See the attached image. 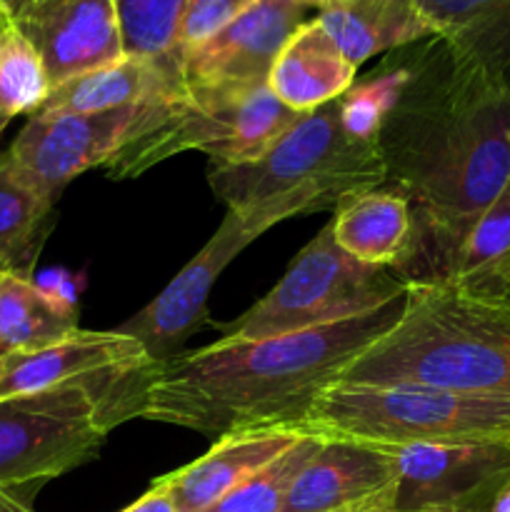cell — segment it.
Returning <instances> with one entry per match:
<instances>
[{
  "label": "cell",
  "mask_w": 510,
  "mask_h": 512,
  "mask_svg": "<svg viewBox=\"0 0 510 512\" xmlns=\"http://www.w3.org/2000/svg\"><path fill=\"white\" fill-rule=\"evenodd\" d=\"M295 3H300V5H305V8H310V10H320L323 8L325 3H328V0H295Z\"/></svg>",
  "instance_id": "cell-34"
},
{
  "label": "cell",
  "mask_w": 510,
  "mask_h": 512,
  "mask_svg": "<svg viewBox=\"0 0 510 512\" xmlns=\"http://www.w3.org/2000/svg\"><path fill=\"white\" fill-rule=\"evenodd\" d=\"M355 65L343 55L318 20H305L280 48L268 88L295 113L328 105L355 83Z\"/></svg>",
  "instance_id": "cell-19"
},
{
  "label": "cell",
  "mask_w": 510,
  "mask_h": 512,
  "mask_svg": "<svg viewBox=\"0 0 510 512\" xmlns=\"http://www.w3.org/2000/svg\"><path fill=\"white\" fill-rule=\"evenodd\" d=\"M53 205L15 168L8 153L0 155V275L30 278L35 255L53 225Z\"/></svg>",
  "instance_id": "cell-24"
},
{
  "label": "cell",
  "mask_w": 510,
  "mask_h": 512,
  "mask_svg": "<svg viewBox=\"0 0 510 512\" xmlns=\"http://www.w3.org/2000/svg\"><path fill=\"white\" fill-rule=\"evenodd\" d=\"M398 468L390 450L323 440L290 485L280 512H393Z\"/></svg>",
  "instance_id": "cell-14"
},
{
  "label": "cell",
  "mask_w": 510,
  "mask_h": 512,
  "mask_svg": "<svg viewBox=\"0 0 510 512\" xmlns=\"http://www.w3.org/2000/svg\"><path fill=\"white\" fill-rule=\"evenodd\" d=\"M338 380L510 398V298L470 295L445 280H410L398 323Z\"/></svg>",
  "instance_id": "cell-3"
},
{
  "label": "cell",
  "mask_w": 510,
  "mask_h": 512,
  "mask_svg": "<svg viewBox=\"0 0 510 512\" xmlns=\"http://www.w3.org/2000/svg\"><path fill=\"white\" fill-rule=\"evenodd\" d=\"M303 428L323 440L370 448L510 443V398L335 380L315 398Z\"/></svg>",
  "instance_id": "cell-5"
},
{
  "label": "cell",
  "mask_w": 510,
  "mask_h": 512,
  "mask_svg": "<svg viewBox=\"0 0 510 512\" xmlns=\"http://www.w3.org/2000/svg\"><path fill=\"white\" fill-rule=\"evenodd\" d=\"M33 3L35 0H0V10H3L8 23H15V20H18Z\"/></svg>",
  "instance_id": "cell-32"
},
{
  "label": "cell",
  "mask_w": 510,
  "mask_h": 512,
  "mask_svg": "<svg viewBox=\"0 0 510 512\" xmlns=\"http://www.w3.org/2000/svg\"><path fill=\"white\" fill-rule=\"evenodd\" d=\"M488 512H510V483L500 490L498 498L493 500V505H490Z\"/></svg>",
  "instance_id": "cell-33"
},
{
  "label": "cell",
  "mask_w": 510,
  "mask_h": 512,
  "mask_svg": "<svg viewBox=\"0 0 510 512\" xmlns=\"http://www.w3.org/2000/svg\"><path fill=\"white\" fill-rule=\"evenodd\" d=\"M50 93L43 60L13 23L0 30V135L18 115H33Z\"/></svg>",
  "instance_id": "cell-25"
},
{
  "label": "cell",
  "mask_w": 510,
  "mask_h": 512,
  "mask_svg": "<svg viewBox=\"0 0 510 512\" xmlns=\"http://www.w3.org/2000/svg\"><path fill=\"white\" fill-rule=\"evenodd\" d=\"M315 20L355 68L373 55L438 38L415 0H328Z\"/></svg>",
  "instance_id": "cell-20"
},
{
  "label": "cell",
  "mask_w": 510,
  "mask_h": 512,
  "mask_svg": "<svg viewBox=\"0 0 510 512\" xmlns=\"http://www.w3.org/2000/svg\"><path fill=\"white\" fill-rule=\"evenodd\" d=\"M300 113L280 103L268 85L230 95L185 93L158 128L125 145L105 173L113 180L138 178L185 150H200L210 165L230 168L263 158Z\"/></svg>",
  "instance_id": "cell-8"
},
{
  "label": "cell",
  "mask_w": 510,
  "mask_h": 512,
  "mask_svg": "<svg viewBox=\"0 0 510 512\" xmlns=\"http://www.w3.org/2000/svg\"><path fill=\"white\" fill-rule=\"evenodd\" d=\"M78 328V308L45 293L33 278L0 275V355L60 343Z\"/></svg>",
  "instance_id": "cell-23"
},
{
  "label": "cell",
  "mask_w": 510,
  "mask_h": 512,
  "mask_svg": "<svg viewBox=\"0 0 510 512\" xmlns=\"http://www.w3.org/2000/svg\"><path fill=\"white\" fill-rule=\"evenodd\" d=\"M13 25L43 60L50 88L125 58L115 0H35Z\"/></svg>",
  "instance_id": "cell-13"
},
{
  "label": "cell",
  "mask_w": 510,
  "mask_h": 512,
  "mask_svg": "<svg viewBox=\"0 0 510 512\" xmlns=\"http://www.w3.org/2000/svg\"><path fill=\"white\" fill-rule=\"evenodd\" d=\"M405 295L340 323L255 340L220 338L153 363L138 418L220 438L233 430L303 428L315 398L388 333Z\"/></svg>",
  "instance_id": "cell-2"
},
{
  "label": "cell",
  "mask_w": 510,
  "mask_h": 512,
  "mask_svg": "<svg viewBox=\"0 0 510 512\" xmlns=\"http://www.w3.org/2000/svg\"><path fill=\"white\" fill-rule=\"evenodd\" d=\"M123 512H178L173 498H170L168 488H165L160 480H155L150 485V490L145 495H140L133 505H128Z\"/></svg>",
  "instance_id": "cell-30"
},
{
  "label": "cell",
  "mask_w": 510,
  "mask_h": 512,
  "mask_svg": "<svg viewBox=\"0 0 510 512\" xmlns=\"http://www.w3.org/2000/svg\"><path fill=\"white\" fill-rule=\"evenodd\" d=\"M383 450H390L398 468L393 512H488L510 483V443Z\"/></svg>",
  "instance_id": "cell-11"
},
{
  "label": "cell",
  "mask_w": 510,
  "mask_h": 512,
  "mask_svg": "<svg viewBox=\"0 0 510 512\" xmlns=\"http://www.w3.org/2000/svg\"><path fill=\"white\" fill-rule=\"evenodd\" d=\"M330 210L323 198L313 193H285L260 200L248 208H228L218 230L195 258L170 280L163 293L155 295L143 310L118 325V333L138 340L150 363H168L183 353L190 335L208 320V298L223 270L275 223L295 215Z\"/></svg>",
  "instance_id": "cell-9"
},
{
  "label": "cell",
  "mask_w": 510,
  "mask_h": 512,
  "mask_svg": "<svg viewBox=\"0 0 510 512\" xmlns=\"http://www.w3.org/2000/svg\"><path fill=\"white\" fill-rule=\"evenodd\" d=\"M408 78V65H395V68H385L380 73L368 75L360 83L350 85L348 93L338 98L343 128L353 138L365 140V143H378L380 130L388 120L390 110L400 100Z\"/></svg>",
  "instance_id": "cell-28"
},
{
  "label": "cell",
  "mask_w": 510,
  "mask_h": 512,
  "mask_svg": "<svg viewBox=\"0 0 510 512\" xmlns=\"http://www.w3.org/2000/svg\"><path fill=\"white\" fill-rule=\"evenodd\" d=\"M0 512H35L33 493L3 488V485H0Z\"/></svg>",
  "instance_id": "cell-31"
},
{
  "label": "cell",
  "mask_w": 510,
  "mask_h": 512,
  "mask_svg": "<svg viewBox=\"0 0 510 512\" xmlns=\"http://www.w3.org/2000/svg\"><path fill=\"white\" fill-rule=\"evenodd\" d=\"M438 38L510 85V0H415Z\"/></svg>",
  "instance_id": "cell-21"
},
{
  "label": "cell",
  "mask_w": 510,
  "mask_h": 512,
  "mask_svg": "<svg viewBox=\"0 0 510 512\" xmlns=\"http://www.w3.org/2000/svg\"><path fill=\"white\" fill-rule=\"evenodd\" d=\"M150 370L153 363L125 365L0 400V485L35 493L98 458L110 430L138 418Z\"/></svg>",
  "instance_id": "cell-4"
},
{
  "label": "cell",
  "mask_w": 510,
  "mask_h": 512,
  "mask_svg": "<svg viewBox=\"0 0 510 512\" xmlns=\"http://www.w3.org/2000/svg\"><path fill=\"white\" fill-rule=\"evenodd\" d=\"M305 433V428L290 425L233 430L215 438L205 455L158 480L168 488L178 512H205L250 475L268 468Z\"/></svg>",
  "instance_id": "cell-15"
},
{
  "label": "cell",
  "mask_w": 510,
  "mask_h": 512,
  "mask_svg": "<svg viewBox=\"0 0 510 512\" xmlns=\"http://www.w3.org/2000/svg\"><path fill=\"white\" fill-rule=\"evenodd\" d=\"M310 8L295 0H255L213 38L183 53L185 93L230 95L268 85L285 40Z\"/></svg>",
  "instance_id": "cell-12"
},
{
  "label": "cell",
  "mask_w": 510,
  "mask_h": 512,
  "mask_svg": "<svg viewBox=\"0 0 510 512\" xmlns=\"http://www.w3.org/2000/svg\"><path fill=\"white\" fill-rule=\"evenodd\" d=\"M5 25H8V20H5L3 10H0V30H3V28H5Z\"/></svg>",
  "instance_id": "cell-35"
},
{
  "label": "cell",
  "mask_w": 510,
  "mask_h": 512,
  "mask_svg": "<svg viewBox=\"0 0 510 512\" xmlns=\"http://www.w3.org/2000/svg\"><path fill=\"white\" fill-rule=\"evenodd\" d=\"M323 438L305 433L290 450H285L278 460L250 475L248 480L230 490L223 500L205 512H280L290 485L298 478L303 465L318 453Z\"/></svg>",
  "instance_id": "cell-27"
},
{
  "label": "cell",
  "mask_w": 510,
  "mask_h": 512,
  "mask_svg": "<svg viewBox=\"0 0 510 512\" xmlns=\"http://www.w3.org/2000/svg\"><path fill=\"white\" fill-rule=\"evenodd\" d=\"M408 290V278L395 268L355 260L333 238L320 233L295 255L283 278L240 318L218 325L223 338L255 340L300 333L370 313Z\"/></svg>",
  "instance_id": "cell-7"
},
{
  "label": "cell",
  "mask_w": 510,
  "mask_h": 512,
  "mask_svg": "<svg viewBox=\"0 0 510 512\" xmlns=\"http://www.w3.org/2000/svg\"><path fill=\"white\" fill-rule=\"evenodd\" d=\"M175 100H148L103 113H33L8 155L15 168L55 203L70 180L98 165L105 168L125 145L158 128Z\"/></svg>",
  "instance_id": "cell-10"
},
{
  "label": "cell",
  "mask_w": 510,
  "mask_h": 512,
  "mask_svg": "<svg viewBox=\"0 0 510 512\" xmlns=\"http://www.w3.org/2000/svg\"><path fill=\"white\" fill-rule=\"evenodd\" d=\"M378 135L385 188L410 200L428 263L420 280H445L455 253L510 180V85L430 38Z\"/></svg>",
  "instance_id": "cell-1"
},
{
  "label": "cell",
  "mask_w": 510,
  "mask_h": 512,
  "mask_svg": "<svg viewBox=\"0 0 510 512\" xmlns=\"http://www.w3.org/2000/svg\"><path fill=\"white\" fill-rule=\"evenodd\" d=\"M138 363H150L138 340L118 330H75L48 348L0 355V400L45 393L68 380Z\"/></svg>",
  "instance_id": "cell-16"
},
{
  "label": "cell",
  "mask_w": 510,
  "mask_h": 512,
  "mask_svg": "<svg viewBox=\"0 0 510 512\" xmlns=\"http://www.w3.org/2000/svg\"><path fill=\"white\" fill-rule=\"evenodd\" d=\"M255 0H190L180 25V55L213 38L220 28L248 10Z\"/></svg>",
  "instance_id": "cell-29"
},
{
  "label": "cell",
  "mask_w": 510,
  "mask_h": 512,
  "mask_svg": "<svg viewBox=\"0 0 510 512\" xmlns=\"http://www.w3.org/2000/svg\"><path fill=\"white\" fill-rule=\"evenodd\" d=\"M333 238L355 260L378 268H405L415 253V215L405 195L393 188L350 193L335 205Z\"/></svg>",
  "instance_id": "cell-18"
},
{
  "label": "cell",
  "mask_w": 510,
  "mask_h": 512,
  "mask_svg": "<svg viewBox=\"0 0 510 512\" xmlns=\"http://www.w3.org/2000/svg\"><path fill=\"white\" fill-rule=\"evenodd\" d=\"M185 95L183 58H130L50 88L35 113H103Z\"/></svg>",
  "instance_id": "cell-17"
},
{
  "label": "cell",
  "mask_w": 510,
  "mask_h": 512,
  "mask_svg": "<svg viewBox=\"0 0 510 512\" xmlns=\"http://www.w3.org/2000/svg\"><path fill=\"white\" fill-rule=\"evenodd\" d=\"M445 283L470 295L510 298V180L468 230Z\"/></svg>",
  "instance_id": "cell-22"
},
{
  "label": "cell",
  "mask_w": 510,
  "mask_h": 512,
  "mask_svg": "<svg viewBox=\"0 0 510 512\" xmlns=\"http://www.w3.org/2000/svg\"><path fill=\"white\" fill-rule=\"evenodd\" d=\"M385 178L378 143L353 138L343 128L338 100L300 113L263 158L208 170L210 188L228 208L303 190L335 210L345 195L383 188Z\"/></svg>",
  "instance_id": "cell-6"
},
{
  "label": "cell",
  "mask_w": 510,
  "mask_h": 512,
  "mask_svg": "<svg viewBox=\"0 0 510 512\" xmlns=\"http://www.w3.org/2000/svg\"><path fill=\"white\" fill-rule=\"evenodd\" d=\"M188 3L190 0H115L125 55L150 60L183 58L178 38Z\"/></svg>",
  "instance_id": "cell-26"
}]
</instances>
